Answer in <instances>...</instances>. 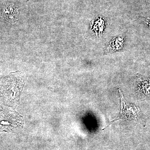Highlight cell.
<instances>
[{
    "mask_svg": "<svg viewBox=\"0 0 150 150\" xmlns=\"http://www.w3.org/2000/svg\"><path fill=\"white\" fill-rule=\"evenodd\" d=\"M119 92L121 101V109L120 114L118 117L110 122L109 124L102 130H104L115 121H119L121 119H126L130 121L133 120L141 123L145 126L146 123V119L139 108L136 105L129 103L126 101L121 89H119Z\"/></svg>",
    "mask_w": 150,
    "mask_h": 150,
    "instance_id": "cell-1",
    "label": "cell"
},
{
    "mask_svg": "<svg viewBox=\"0 0 150 150\" xmlns=\"http://www.w3.org/2000/svg\"><path fill=\"white\" fill-rule=\"evenodd\" d=\"M18 7L13 3H7L3 5L1 10V17L12 24L16 23L18 20Z\"/></svg>",
    "mask_w": 150,
    "mask_h": 150,
    "instance_id": "cell-2",
    "label": "cell"
},
{
    "mask_svg": "<svg viewBox=\"0 0 150 150\" xmlns=\"http://www.w3.org/2000/svg\"><path fill=\"white\" fill-rule=\"evenodd\" d=\"M136 92L140 98H144L150 94V79L141 75H137Z\"/></svg>",
    "mask_w": 150,
    "mask_h": 150,
    "instance_id": "cell-3",
    "label": "cell"
},
{
    "mask_svg": "<svg viewBox=\"0 0 150 150\" xmlns=\"http://www.w3.org/2000/svg\"><path fill=\"white\" fill-rule=\"evenodd\" d=\"M124 41L125 40L123 36L115 38L108 44L105 51L108 53H112L120 51L124 46Z\"/></svg>",
    "mask_w": 150,
    "mask_h": 150,
    "instance_id": "cell-4",
    "label": "cell"
},
{
    "mask_svg": "<svg viewBox=\"0 0 150 150\" xmlns=\"http://www.w3.org/2000/svg\"><path fill=\"white\" fill-rule=\"evenodd\" d=\"M91 30L96 35H101L104 29L105 23L104 18L99 17L95 21H93L91 23Z\"/></svg>",
    "mask_w": 150,
    "mask_h": 150,
    "instance_id": "cell-5",
    "label": "cell"
}]
</instances>
